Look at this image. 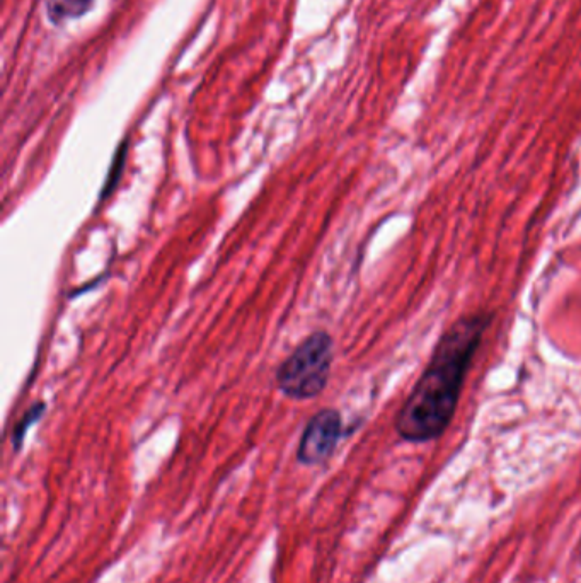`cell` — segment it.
I'll return each mask as SVG.
<instances>
[{
    "instance_id": "3",
    "label": "cell",
    "mask_w": 581,
    "mask_h": 583,
    "mask_svg": "<svg viewBox=\"0 0 581 583\" xmlns=\"http://www.w3.org/2000/svg\"><path fill=\"white\" fill-rule=\"evenodd\" d=\"M343 435V422L336 410L326 408L312 416L300 437L297 459L304 466H319L333 456Z\"/></svg>"
},
{
    "instance_id": "4",
    "label": "cell",
    "mask_w": 581,
    "mask_h": 583,
    "mask_svg": "<svg viewBox=\"0 0 581 583\" xmlns=\"http://www.w3.org/2000/svg\"><path fill=\"white\" fill-rule=\"evenodd\" d=\"M94 6V0H48L47 16L55 26L86 16Z\"/></svg>"
},
{
    "instance_id": "2",
    "label": "cell",
    "mask_w": 581,
    "mask_h": 583,
    "mask_svg": "<svg viewBox=\"0 0 581 583\" xmlns=\"http://www.w3.org/2000/svg\"><path fill=\"white\" fill-rule=\"evenodd\" d=\"M333 355V338L326 331L307 336L278 367V389L295 401L316 398L328 384Z\"/></svg>"
},
{
    "instance_id": "1",
    "label": "cell",
    "mask_w": 581,
    "mask_h": 583,
    "mask_svg": "<svg viewBox=\"0 0 581 583\" xmlns=\"http://www.w3.org/2000/svg\"><path fill=\"white\" fill-rule=\"evenodd\" d=\"M491 323L493 312H467L440 336L420 379L397 413L394 427L401 439L423 444L442 437L449 428L467 372Z\"/></svg>"
},
{
    "instance_id": "5",
    "label": "cell",
    "mask_w": 581,
    "mask_h": 583,
    "mask_svg": "<svg viewBox=\"0 0 581 583\" xmlns=\"http://www.w3.org/2000/svg\"><path fill=\"white\" fill-rule=\"evenodd\" d=\"M45 410H47V405H45V403H36V405L31 406V410L19 420L18 425L12 430V447H14V451H21L24 437H26L29 427L35 425V423L40 420L43 413H45Z\"/></svg>"
}]
</instances>
